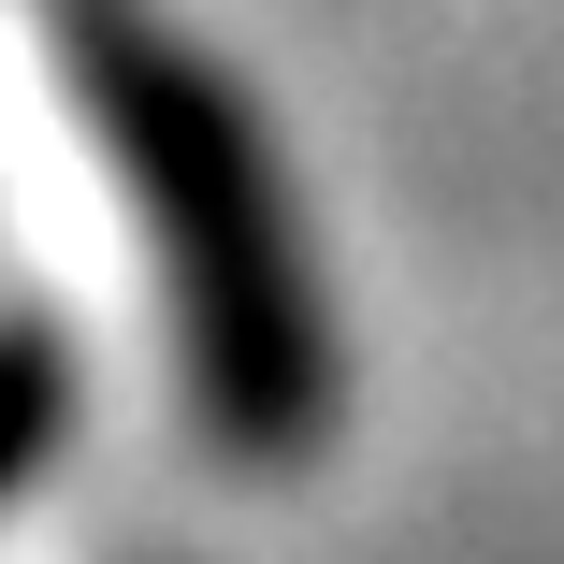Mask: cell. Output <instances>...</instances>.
Segmentation results:
<instances>
[{
    "label": "cell",
    "mask_w": 564,
    "mask_h": 564,
    "mask_svg": "<svg viewBox=\"0 0 564 564\" xmlns=\"http://www.w3.org/2000/svg\"><path fill=\"white\" fill-rule=\"evenodd\" d=\"M0 188L44 232L73 333H101L217 464H290L318 434L333 362H318L275 160L160 30L101 0H15Z\"/></svg>",
    "instance_id": "6da1fadb"
},
{
    "label": "cell",
    "mask_w": 564,
    "mask_h": 564,
    "mask_svg": "<svg viewBox=\"0 0 564 564\" xmlns=\"http://www.w3.org/2000/svg\"><path fill=\"white\" fill-rule=\"evenodd\" d=\"M58 434V333H0V492L44 464Z\"/></svg>",
    "instance_id": "7a4b0ae2"
}]
</instances>
